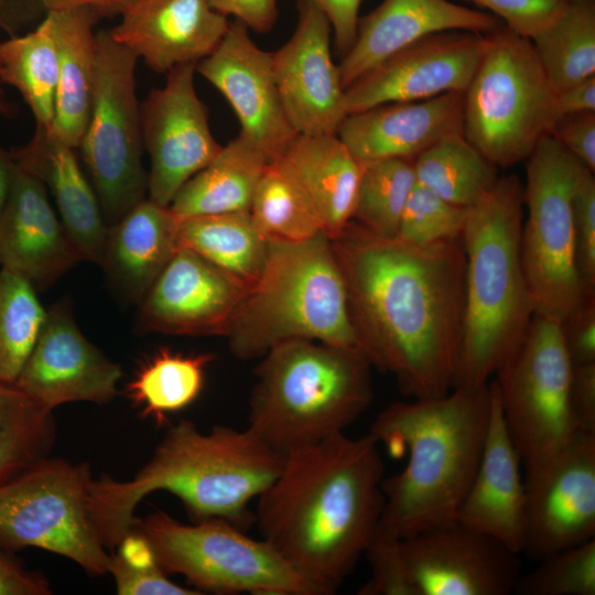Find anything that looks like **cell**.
<instances>
[{
	"mask_svg": "<svg viewBox=\"0 0 595 595\" xmlns=\"http://www.w3.org/2000/svg\"><path fill=\"white\" fill-rule=\"evenodd\" d=\"M357 346L413 399L456 383L465 309L462 237L418 246L350 220L331 239Z\"/></svg>",
	"mask_w": 595,
	"mask_h": 595,
	"instance_id": "1",
	"label": "cell"
},
{
	"mask_svg": "<svg viewBox=\"0 0 595 595\" xmlns=\"http://www.w3.org/2000/svg\"><path fill=\"white\" fill-rule=\"evenodd\" d=\"M383 462L370 434L338 433L285 454L259 495L261 539L320 595L353 573L380 522Z\"/></svg>",
	"mask_w": 595,
	"mask_h": 595,
	"instance_id": "2",
	"label": "cell"
},
{
	"mask_svg": "<svg viewBox=\"0 0 595 595\" xmlns=\"http://www.w3.org/2000/svg\"><path fill=\"white\" fill-rule=\"evenodd\" d=\"M284 457L248 428L215 425L202 432L181 420L133 477L91 479L89 516L110 552L131 532L140 501L158 490L176 496L197 521L221 518L244 529L255 520L250 501L277 478Z\"/></svg>",
	"mask_w": 595,
	"mask_h": 595,
	"instance_id": "3",
	"label": "cell"
},
{
	"mask_svg": "<svg viewBox=\"0 0 595 595\" xmlns=\"http://www.w3.org/2000/svg\"><path fill=\"white\" fill-rule=\"evenodd\" d=\"M490 414L489 382L444 396L396 401L369 433L389 450H407L404 468L383 478L380 523L404 539L456 521L482 457Z\"/></svg>",
	"mask_w": 595,
	"mask_h": 595,
	"instance_id": "4",
	"label": "cell"
},
{
	"mask_svg": "<svg viewBox=\"0 0 595 595\" xmlns=\"http://www.w3.org/2000/svg\"><path fill=\"white\" fill-rule=\"evenodd\" d=\"M523 184L516 174L467 208L465 309L456 386H486L534 314L521 257Z\"/></svg>",
	"mask_w": 595,
	"mask_h": 595,
	"instance_id": "5",
	"label": "cell"
},
{
	"mask_svg": "<svg viewBox=\"0 0 595 595\" xmlns=\"http://www.w3.org/2000/svg\"><path fill=\"white\" fill-rule=\"evenodd\" d=\"M260 358L247 428L284 455L344 433L370 405L372 366L358 347L299 339Z\"/></svg>",
	"mask_w": 595,
	"mask_h": 595,
	"instance_id": "6",
	"label": "cell"
},
{
	"mask_svg": "<svg viewBox=\"0 0 595 595\" xmlns=\"http://www.w3.org/2000/svg\"><path fill=\"white\" fill-rule=\"evenodd\" d=\"M227 338L240 359L260 358L290 340L358 347L332 241L268 240L264 267L245 292Z\"/></svg>",
	"mask_w": 595,
	"mask_h": 595,
	"instance_id": "7",
	"label": "cell"
},
{
	"mask_svg": "<svg viewBox=\"0 0 595 595\" xmlns=\"http://www.w3.org/2000/svg\"><path fill=\"white\" fill-rule=\"evenodd\" d=\"M486 35L464 91L463 136L493 165L507 169L527 160L549 134L555 93L529 37L505 24Z\"/></svg>",
	"mask_w": 595,
	"mask_h": 595,
	"instance_id": "8",
	"label": "cell"
},
{
	"mask_svg": "<svg viewBox=\"0 0 595 595\" xmlns=\"http://www.w3.org/2000/svg\"><path fill=\"white\" fill-rule=\"evenodd\" d=\"M588 170L551 134L527 158L521 257L534 314L562 322L589 293L581 279L573 198Z\"/></svg>",
	"mask_w": 595,
	"mask_h": 595,
	"instance_id": "9",
	"label": "cell"
},
{
	"mask_svg": "<svg viewBox=\"0 0 595 595\" xmlns=\"http://www.w3.org/2000/svg\"><path fill=\"white\" fill-rule=\"evenodd\" d=\"M132 530L150 544L165 573L216 594L320 595L263 539L221 518L186 524L164 511L137 519Z\"/></svg>",
	"mask_w": 595,
	"mask_h": 595,
	"instance_id": "10",
	"label": "cell"
},
{
	"mask_svg": "<svg viewBox=\"0 0 595 595\" xmlns=\"http://www.w3.org/2000/svg\"><path fill=\"white\" fill-rule=\"evenodd\" d=\"M138 60L108 30L97 31L90 112L78 150L107 226L148 194L136 83Z\"/></svg>",
	"mask_w": 595,
	"mask_h": 595,
	"instance_id": "11",
	"label": "cell"
},
{
	"mask_svg": "<svg viewBox=\"0 0 595 595\" xmlns=\"http://www.w3.org/2000/svg\"><path fill=\"white\" fill-rule=\"evenodd\" d=\"M91 479L88 464L46 456L0 485V548L43 549L107 574L111 553L88 511Z\"/></svg>",
	"mask_w": 595,
	"mask_h": 595,
	"instance_id": "12",
	"label": "cell"
},
{
	"mask_svg": "<svg viewBox=\"0 0 595 595\" xmlns=\"http://www.w3.org/2000/svg\"><path fill=\"white\" fill-rule=\"evenodd\" d=\"M572 369L561 322L533 314L524 336L491 378L526 475L581 433L570 403Z\"/></svg>",
	"mask_w": 595,
	"mask_h": 595,
	"instance_id": "13",
	"label": "cell"
},
{
	"mask_svg": "<svg viewBox=\"0 0 595 595\" xmlns=\"http://www.w3.org/2000/svg\"><path fill=\"white\" fill-rule=\"evenodd\" d=\"M195 67L172 68L165 85L153 88L140 102L143 145L151 162L148 198L164 207L223 148L210 131L208 109L196 94Z\"/></svg>",
	"mask_w": 595,
	"mask_h": 595,
	"instance_id": "14",
	"label": "cell"
},
{
	"mask_svg": "<svg viewBox=\"0 0 595 595\" xmlns=\"http://www.w3.org/2000/svg\"><path fill=\"white\" fill-rule=\"evenodd\" d=\"M487 45V35L445 31L424 36L365 73L344 91L346 115L448 91L464 93Z\"/></svg>",
	"mask_w": 595,
	"mask_h": 595,
	"instance_id": "15",
	"label": "cell"
},
{
	"mask_svg": "<svg viewBox=\"0 0 595 595\" xmlns=\"http://www.w3.org/2000/svg\"><path fill=\"white\" fill-rule=\"evenodd\" d=\"M524 484L523 553L540 560L595 539V434L580 433Z\"/></svg>",
	"mask_w": 595,
	"mask_h": 595,
	"instance_id": "16",
	"label": "cell"
},
{
	"mask_svg": "<svg viewBox=\"0 0 595 595\" xmlns=\"http://www.w3.org/2000/svg\"><path fill=\"white\" fill-rule=\"evenodd\" d=\"M420 595H509L520 577L519 553L454 521L401 540Z\"/></svg>",
	"mask_w": 595,
	"mask_h": 595,
	"instance_id": "17",
	"label": "cell"
},
{
	"mask_svg": "<svg viewBox=\"0 0 595 595\" xmlns=\"http://www.w3.org/2000/svg\"><path fill=\"white\" fill-rule=\"evenodd\" d=\"M291 37L272 52L285 115L296 133L336 134L347 116L338 66L331 53V24L310 0H299Z\"/></svg>",
	"mask_w": 595,
	"mask_h": 595,
	"instance_id": "18",
	"label": "cell"
},
{
	"mask_svg": "<svg viewBox=\"0 0 595 595\" xmlns=\"http://www.w3.org/2000/svg\"><path fill=\"white\" fill-rule=\"evenodd\" d=\"M196 72L229 102L241 130L268 159L277 160L298 134L279 95L272 53L261 50L240 21L229 23L215 51Z\"/></svg>",
	"mask_w": 595,
	"mask_h": 595,
	"instance_id": "19",
	"label": "cell"
},
{
	"mask_svg": "<svg viewBox=\"0 0 595 595\" xmlns=\"http://www.w3.org/2000/svg\"><path fill=\"white\" fill-rule=\"evenodd\" d=\"M122 377L109 359L79 331L69 307L50 309L39 338L14 386L53 411L69 402L104 404L111 401Z\"/></svg>",
	"mask_w": 595,
	"mask_h": 595,
	"instance_id": "20",
	"label": "cell"
},
{
	"mask_svg": "<svg viewBox=\"0 0 595 595\" xmlns=\"http://www.w3.org/2000/svg\"><path fill=\"white\" fill-rule=\"evenodd\" d=\"M247 288L195 251L178 247L140 302L142 329L227 336Z\"/></svg>",
	"mask_w": 595,
	"mask_h": 595,
	"instance_id": "21",
	"label": "cell"
},
{
	"mask_svg": "<svg viewBox=\"0 0 595 595\" xmlns=\"http://www.w3.org/2000/svg\"><path fill=\"white\" fill-rule=\"evenodd\" d=\"M120 17L111 37L159 74L210 55L229 26L208 0H137Z\"/></svg>",
	"mask_w": 595,
	"mask_h": 595,
	"instance_id": "22",
	"label": "cell"
},
{
	"mask_svg": "<svg viewBox=\"0 0 595 595\" xmlns=\"http://www.w3.org/2000/svg\"><path fill=\"white\" fill-rule=\"evenodd\" d=\"M83 260L53 209L43 183L17 164L0 214V264L44 289Z\"/></svg>",
	"mask_w": 595,
	"mask_h": 595,
	"instance_id": "23",
	"label": "cell"
},
{
	"mask_svg": "<svg viewBox=\"0 0 595 595\" xmlns=\"http://www.w3.org/2000/svg\"><path fill=\"white\" fill-rule=\"evenodd\" d=\"M489 392L490 414L482 457L456 521L520 554L524 544L527 500L522 464L493 379Z\"/></svg>",
	"mask_w": 595,
	"mask_h": 595,
	"instance_id": "24",
	"label": "cell"
},
{
	"mask_svg": "<svg viewBox=\"0 0 595 595\" xmlns=\"http://www.w3.org/2000/svg\"><path fill=\"white\" fill-rule=\"evenodd\" d=\"M464 93L389 102L347 115L337 137L360 162L415 159L437 141L463 134Z\"/></svg>",
	"mask_w": 595,
	"mask_h": 595,
	"instance_id": "25",
	"label": "cell"
},
{
	"mask_svg": "<svg viewBox=\"0 0 595 595\" xmlns=\"http://www.w3.org/2000/svg\"><path fill=\"white\" fill-rule=\"evenodd\" d=\"M504 23L490 13L448 0H383L359 18L356 39L338 66L344 87L382 61L430 34L468 31L486 34Z\"/></svg>",
	"mask_w": 595,
	"mask_h": 595,
	"instance_id": "26",
	"label": "cell"
},
{
	"mask_svg": "<svg viewBox=\"0 0 595 595\" xmlns=\"http://www.w3.org/2000/svg\"><path fill=\"white\" fill-rule=\"evenodd\" d=\"M76 150L48 128L36 126L29 142L12 150V154L18 166L40 180L52 196L82 259L99 263L108 226Z\"/></svg>",
	"mask_w": 595,
	"mask_h": 595,
	"instance_id": "27",
	"label": "cell"
},
{
	"mask_svg": "<svg viewBox=\"0 0 595 595\" xmlns=\"http://www.w3.org/2000/svg\"><path fill=\"white\" fill-rule=\"evenodd\" d=\"M177 220L147 197L108 226L99 264L121 295L141 302L180 247Z\"/></svg>",
	"mask_w": 595,
	"mask_h": 595,
	"instance_id": "28",
	"label": "cell"
},
{
	"mask_svg": "<svg viewBox=\"0 0 595 595\" xmlns=\"http://www.w3.org/2000/svg\"><path fill=\"white\" fill-rule=\"evenodd\" d=\"M296 182L333 239L353 219L361 163L337 134H300L274 160Z\"/></svg>",
	"mask_w": 595,
	"mask_h": 595,
	"instance_id": "29",
	"label": "cell"
},
{
	"mask_svg": "<svg viewBox=\"0 0 595 595\" xmlns=\"http://www.w3.org/2000/svg\"><path fill=\"white\" fill-rule=\"evenodd\" d=\"M50 12L58 52V83L50 131L78 149L86 130L97 56L99 17L86 3Z\"/></svg>",
	"mask_w": 595,
	"mask_h": 595,
	"instance_id": "30",
	"label": "cell"
},
{
	"mask_svg": "<svg viewBox=\"0 0 595 595\" xmlns=\"http://www.w3.org/2000/svg\"><path fill=\"white\" fill-rule=\"evenodd\" d=\"M269 159L239 133L176 193L169 208L176 217L249 212Z\"/></svg>",
	"mask_w": 595,
	"mask_h": 595,
	"instance_id": "31",
	"label": "cell"
},
{
	"mask_svg": "<svg viewBox=\"0 0 595 595\" xmlns=\"http://www.w3.org/2000/svg\"><path fill=\"white\" fill-rule=\"evenodd\" d=\"M180 247L188 248L249 289L267 259L268 240L249 212L177 217Z\"/></svg>",
	"mask_w": 595,
	"mask_h": 595,
	"instance_id": "32",
	"label": "cell"
},
{
	"mask_svg": "<svg viewBox=\"0 0 595 595\" xmlns=\"http://www.w3.org/2000/svg\"><path fill=\"white\" fill-rule=\"evenodd\" d=\"M1 74L30 108L36 126L50 128L58 83V52L50 12L31 32L0 43Z\"/></svg>",
	"mask_w": 595,
	"mask_h": 595,
	"instance_id": "33",
	"label": "cell"
},
{
	"mask_svg": "<svg viewBox=\"0 0 595 595\" xmlns=\"http://www.w3.org/2000/svg\"><path fill=\"white\" fill-rule=\"evenodd\" d=\"M210 354L185 355L162 348L147 359L126 386L140 415L158 424L192 404L201 394Z\"/></svg>",
	"mask_w": 595,
	"mask_h": 595,
	"instance_id": "34",
	"label": "cell"
},
{
	"mask_svg": "<svg viewBox=\"0 0 595 595\" xmlns=\"http://www.w3.org/2000/svg\"><path fill=\"white\" fill-rule=\"evenodd\" d=\"M554 93L595 75V0H571L531 39Z\"/></svg>",
	"mask_w": 595,
	"mask_h": 595,
	"instance_id": "35",
	"label": "cell"
},
{
	"mask_svg": "<svg viewBox=\"0 0 595 595\" xmlns=\"http://www.w3.org/2000/svg\"><path fill=\"white\" fill-rule=\"evenodd\" d=\"M416 183L443 199L470 207L498 180V167L485 159L463 134L446 137L413 161Z\"/></svg>",
	"mask_w": 595,
	"mask_h": 595,
	"instance_id": "36",
	"label": "cell"
},
{
	"mask_svg": "<svg viewBox=\"0 0 595 595\" xmlns=\"http://www.w3.org/2000/svg\"><path fill=\"white\" fill-rule=\"evenodd\" d=\"M55 432L51 410L0 382V485L48 456Z\"/></svg>",
	"mask_w": 595,
	"mask_h": 595,
	"instance_id": "37",
	"label": "cell"
},
{
	"mask_svg": "<svg viewBox=\"0 0 595 595\" xmlns=\"http://www.w3.org/2000/svg\"><path fill=\"white\" fill-rule=\"evenodd\" d=\"M249 213L267 240L302 241L324 232L306 196L277 161H271L261 175Z\"/></svg>",
	"mask_w": 595,
	"mask_h": 595,
	"instance_id": "38",
	"label": "cell"
},
{
	"mask_svg": "<svg viewBox=\"0 0 595 595\" xmlns=\"http://www.w3.org/2000/svg\"><path fill=\"white\" fill-rule=\"evenodd\" d=\"M414 159L361 163L353 220L381 237H396L407 201L416 184Z\"/></svg>",
	"mask_w": 595,
	"mask_h": 595,
	"instance_id": "39",
	"label": "cell"
},
{
	"mask_svg": "<svg viewBox=\"0 0 595 595\" xmlns=\"http://www.w3.org/2000/svg\"><path fill=\"white\" fill-rule=\"evenodd\" d=\"M35 288L23 278L0 272V382L14 385L46 320Z\"/></svg>",
	"mask_w": 595,
	"mask_h": 595,
	"instance_id": "40",
	"label": "cell"
},
{
	"mask_svg": "<svg viewBox=\"0 0 595 595\" xmlns=\"http://www.w3.org/2000/svg\"><path fill=\"white\" fill-rule=\"evenodd\" d=\"M518 595H595V539L559 550L520 575Z\"/></svg>",
	"mask_w": 595,
	"mask_h": 595,
	"instance_id": "41",
	"label": "cell"
},
{
	"mask_svg": "<svg viewBox=\"0 0 595 595\" xmlns=\"http://www.w3.org/2000/svg\"><path fill=\"white\" fill-rule=\"evenodd\" d=\"M111 553L108 573L120 595H199L172 582L159 565L149 542L131 530Z\"/></svg>",
	"mask_w": 595,
	"mask_h": 595,
	"instance_id": "42",
	"label": "cell"
},
{
	"mask_svg": "<svg viewBox=\"0 0 595 595\" xmlns=\"http://www.w3.org/2000/svg\"><path fill=\"white\" fill-rule=\"evenodd\" d=\"M467 208L416 183L404 206L397 237L418 246L461 238Z\"/></svg>",
	"mask_w": 595,
	"mask_h": 595,
	"instance_id": "43",
	"label": "cell"
},
{
	"mask_svg": "<svg viewBox=\"0 0 595 595\" xmlns=\"http://www.w3.org/2000/svg\"><path fill=\"white\" fill-rule=\"evenodd\" d=\"M401 540L379 522L364 554L371 576L360 587V595H420L405 563Z\"/></svg>",
	"mask_w": 595,
	"mask_h": 595,
	"instance_id": "44",
	"label": "cell"
},
{
	"mask_svg": "<svg viewBox=\"0 0 595 595\" xmlns=\"http://www.w3.org/2000/svg\"><path fill=\"white\" fill-rule=\"evenodd\" d=\"M576 259L581 279L588 292H595V178L586 170L573 198Z\"/></svg>",
	"mask_w": 595,
	"mask_h": 595,
	"instance_id": "45",
	"label": "cell"
},
{
	"mask_svg": "<svg viewBox=\"0 0 595 595\" xmlns=\"http://www.w3.org/2000/svg\"><path fill=\"white\" fill-rule=\"evenodd\" d=\"M491 11L513 32L531 39L549 25L571 0H468Z\"/></svg>",
	"mask_w": 595,
	"mask_h": 595,
	"instance_id": "46",
	"label": "cell"
},
{
	"mask_svg": "<svg viewBox=\"0 0 595 595\" xmlns=\"http://www.w3.org/2000/svg\"><path fill=\"white\" fill-rule=\"evenodd\" d=\"M561 331L573 365L595 363V293L587 294L561 322Z\"/></svg>",
	"mask_w": 595,
	"mask_h": 595,
	"instance_id": "47",
	"label": "cell"
},
{
	"mask_svg": "<svg viewBox=\"0 0 595 595\" xmlns=\"http://www.w3.org/2000/svg\"><path fill=\"white\" fill-rule=\"evenodd\" d=\"M549 134L594 173L595 111L560 118L553 125Z\"/></svg>",
	"mask_w": 595,
	"mask_h": 595,
	"instance_id": "48",
	"label": "cell"
},
{
	"mask_svg": "<svg viewBox=\"0 0 595 595\" xmlns=\"http://www.w3.org/2000/svg\"><path fill=\"white\" fill-rule=\"evenodd\" d=\"M570 403L578 431L595 434V363L573 365Z\"/></svg>",
	"mask_w": 595,
	"mask_h": 595,
	"instance_id": "49",
	"label": "cell"
},
{
	"mask_svg": "<svg viewBox=\"0 0 595 595\" xmlns=\"http://www.w3.org/2000/svg\"><path fill=\"white\" fill-rule=\"evenodd\" d=\"M47 578L0 548V595H48Z\"/></svg>",
	"mask_w": 595,
	"mask_h": 595,
	"instance_id": "50",
	"label": "cell"
},
{
	"mask_svg": "<svg viewBox=\"0 0 595 595\" xmlns=\"http://www.w3.org/2000/svg\"><path fill=\"white\" fill-rule=\"evenodd\" d=\"M217 12L232 15L257 33L272 30L278 19L277 0H208Z\"/></svg>",
	"mask_w": 595,
	"mask_h": 595,
	"instance_id": "51",
	"label": "cell"
},
{
	"mask_svg": "<svg viewBox=\"0 0 595 595\" xmlns=\"http://www.w3.org/2000/svg\"><path fill=\"white\" fill-rule=\"evenodd\" d=\"M326 15L343 56L355 42L361 0H310Z\"/></svg>",
	"mask_w": 595,
	"mask_h": 595,
	"instance_id": "52",
	"label": "cell"
},
{
	"mask_svg": "<svg viewBox=\"0 0 595 595\" xmlns=\"http://www.w3.org/2000/svg\"><path fill=\"white\" fill-rule=\"evenodd\" d=\"M589 111H595V75L555 93L553 99L555 122L566 116Z\"/></svg>",
	"mask_w": 595,
	"mask_h": 595,
	"instance_id": "53",
	"label": "cell"
},
{
	"mask_svg": "<svg viewBox=\"0 0 595 595\" xmlns=\"http://www.w3.org/2000/svg\"><path fill=\"white\" fill-rule=\"evenodd\" d=\"M17 163L12 151L0 145V214L7 203L13 183Z\"/></svg>",
	"mask_w": 595,
	"mask_h": 595,
	"instance_id": "54",
	"label": "cell"
},
{
	"mask_svg": "<svg viewBox=\"0 0 595 595\" xmlns=\"http://www.w3.org/2000/svg\"><path fill=\"white\" fill-rule=\"evenodd\" d=\"M100 18L120 15L137 0H83Z\"/></svg>",
	"mask_w": 595,
	"mask_h": 595,
	"instance_id": "55",
	"label": "cell"
},
{
	"mask_svg": "<svg viewBox=\"0 0 595 595\" xmlns=\"http://www.w3.org/2000/svg\"><path fill=\"white\" fill-rule=\"evenodd\" d=\"M47 11L69 8L80 3L83 0H37ZM8 0H0V25L7 29V20L4 9Z\"/></svg>",
	"mask_w": 595,
	"mask_h": 595,
	"instance_id": "56",
	"label": "cell"
},
{
	"mask_svg": "<svg viewBox=\"0 0 595 595\" xmlns=\"http://www.w3.org/2000/svg\"><path fill=\"white\" fill-rule=\"evenodd\" d=\"M2 40H0L1 43ZM6 84L1 74L0 65V118H11L17 113L18 107L12 102L6 91Z\"/></svg>",
	"mask_w": 595,
	"mask_h": 595,
	"instance_id": "57",
	"label": "cell"
}]
</instances>
